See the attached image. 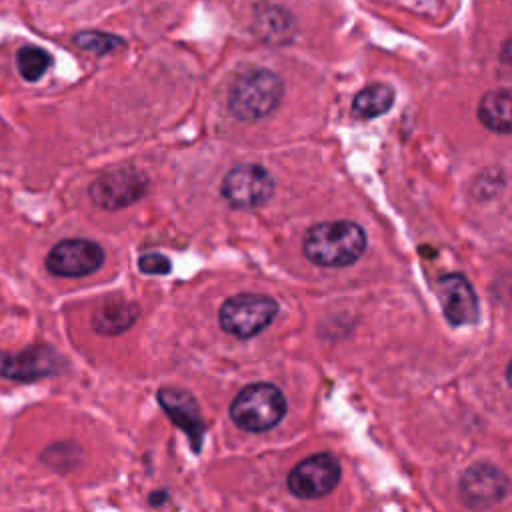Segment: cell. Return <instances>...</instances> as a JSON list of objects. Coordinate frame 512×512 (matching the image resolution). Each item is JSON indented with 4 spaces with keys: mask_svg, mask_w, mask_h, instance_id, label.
I'll return each mask as SVG.
<instances>
[{
    "mask_svg": "<svg viewBox=\"0 0 512 512\" xmlns=\"http://www.w3.org/2000/svg\"><path fill=\"white\" fill-rule=\"evenodd\" d=\"M366 250L364 230L348 220L320 222L306 230L302 252L306 260L324 268L354 264Z\"/></svg>",
    "mask_w": 512,
    "mask_h": 512,
    "instance_id": "obj_1",
    "label": "cell"
},
{
    "mask_svg": "<svg viewBox=\"0 0 512 512\" xmlns=\"http://www.w3.org/2000/svg\"><path fill=\"white\" fill-rule=\"evenodd\" d=\"M282 96V78L268 68H254L234 80L228 96V108L238 120L254 122L274 112Z\"/></svg>",
    "mask_w": 512,
    "mask_h": 512,
    "instance_id": "obj_2",
    "label": "cell"
},
{
    "mask_svg": "<svg viewBox=\"0 0 512 512\" xmlns=\"http://www.w3.org/2000/svg\"><path fill=\"white\" fill-rule=\"evenodd\" d=\"M286 414V398L274 384L256 382L242 388L230 404L232 422L246 432H264Z\"/></svg>",
    "mask_w": 512,
    "mask_h": 512,
    "instance_id": "obj_3",
    "label": "cell"
},
{
    "mask_svg": "<svg viewBox=\"0 0 512 512\" xmlns=\"http://www.w3.org/2000/svg\"><path fill=\"white\" fill-rule=\"evenodd\" d=\"M278 312L274 298L266 294H236L228 298L218 314L224 332L236 338H252L264 328H268Z\"/></svg>",
    "mask_w": 512,
    "mask_h": 512,
    "instance_id": "obj_4",
    "label": "cell"
},
{
    "mask_svg": "<svg viewBox=\"0 0 512 512\" xmlns=\"http://www.w3.org/2000/svg\"><path fill=\"white\" fill-rule=\"evenodd\" d=\"M220 192L232 208H258L272 198L274 180L260 164H240L224 176Z\"/></svg>",
    "mask_w": 512,
    "mask_h": 512,
    "instance_id": "obj_5",
    "label": "cell"
},
{
    "mask_svg": "<svg viewBox=\"0 0 512 512\" xmlns=\"http://www.w3.org/2000/svg\"><path fill=\"white\" fill-rule=\"evenodd\" d=\"M340 478V462L328 454L320 452L314 456H308L300 464L292 468L288 474V490L296 498H322L330 494Z\"/></svg>",
    "mask_w": 512,
    "mask_h": 512,
    "instance_id": "obj_6",
    "label": "cell"
},
{
    "mask_svg": "<svg viewBox=\"0 0 512 512\" xmlns=\"http://www.w3.org/2000/svg\"><path fill=\"white\" fill-rule=\"evenodd\" d=\"M104 262L100 244L86 238H68L58 242L46 256V268L54 276L80 278L96 272Z\"/></svg>",
    "mask_w": 512,
    "mask_h": 512,
    "instance_id": "obj_7",
    "label": "cell"
},
{
    "mask_svg": "<svg viewBox=\"0 0 512 512\" xmlns=\"http://www.w3.org/2000/svg\"><path fill=\"white\" fill-rule=\"evenodd\" d=\"M148 190V180L144 174L122 168L102 174L90 184V200L102 210H120L136 200H140Z\"/></svg>",
    "mask_w": 512,
    "mask_h": 512,
    "instance_id": "obj_8",
    "label": "cell"
},
{
    "mask_svg": "<svg viewBox=\"0 0 512 512\" xmlns=\"http://www.w3.org/2000/svg\"><path fill=\"white\" fill-rule=\"evenodd\" d=\"M62 358L50 346H32L22 352H0V376L32 382L58 372Z\"/></svg>",
    "mask_w": 512,
    "mask_h": 512,
    "instance_id": "obj_9",
    "label": "cell"
},
{
    "mask_svg": "<svg viewBox=\"0 0 512 512\" xmlns=\"http://www.w3.org/2000/svg\"><path fill=\"white\" fill-rule=\"evenodd\" d=\"M438 300L446 320L452 326L474 324L480 316L478 298L470 282L462 274H446L436 284Z\"/></svg>",
    "mask_w": 512,
    "mask_h": 512,
    "instance_id": "obj_10",
    "label": "cell"
},
{
    "mask_svg": "<svg viewBox=\"0 0 512 512\" xmlns=\"http://www.w3.org/2000/svg\"><path fill=\"white\" fill-rule=\"evenodd\" d=\"M158 402L168 414V418L188 434L192 448L198 452L204 440L206 424L202 420V414L194 396L186 390L166 386L158 390Z\"/></svg>",
    "mask_w": 512,
    "mask_h": 512,
    "instance_id": "obj_11",
    "label": "cell"
},
{
    "mask_svg": "<svg viewBox=\"0 0 512 512\" xmlns=\"http://www.w3.org/2000/svg\"><path fill=\"white\" fill-rule=\"evenodd\" d=\"M506 486V476L490 464H476L468 468L460 482L462 498L466 504L476 508L498 502L506 494Z\"/></svg>",
    "mask_w": 512,
    "mask_h": 512,
    "instance_id": "obj_12",
    "label": "cell"
},
{
    "mask_svg": "<svg viewBox=\"0 0 512 512\" xmlns=\"http://www.w3.org/2000/svg\"><path fill=\"white\" fill-rule=\"evenodd\" d=\"M296 20L280 4L260 2L254 6V32L266 44H288L296 36Z\"/></svg>",
    "mask_w": 512,
    "mask_h": 512,
    "instance_id": "obj_13",
    "label": "cell"
},
{
    "mask_svg": "<svg viewBox=\"0 0 512 512\" xmlns=\"http://www.w3.org/2000/svg\"><path fill=\"white\" fill-rule=\"evenodd\" d=\"M512 96L508 88L490 90L478 104V120L492 132L508 134L512 128Z\"/></svg>",
    "mask_w": 512,
    "mask_h": 512,
    "instance_id": "obj_14",
    "label": "cell"
},
{
    "mask_svg": "<svg viewBox=\"0 0 512 512\" xmlns=\"http://www.w3.org/2000/svg\"><path fill=\"white\" fill-rule=\"evenodd\" d=\"M138 318V308L130 302H108L92 316V326L98 334L116 336L128 330Z\"/></svg>",
    "mask_w": 512,
    "mask_h": 512,
    "instance_id": "obj_15",
    "label": "cell"
},
{
    "mask_svg": "<svg viewBox=\"0 0 512 512\" xmlns=\"http://www.w3.org/2000/svg\"><path fill=\"white\" fill-rule=\"evenodd\" d=\"M394 104V90L388 84L374 82L362 88L352 100V114L360 120H370L386 114Z\"/></svg>",
    "mask_w": 512,
    "mask_h": 512,
    "instance_id": "obj_16",
    "label": "cell"
},
{
    "mask_svg": "<svg viewBox=\"0 0 512 512\" xmlns=\"http://www.w3.org/2000/svg\"><path fill=\"white\" fill-rule=\"evenodd\" d=\"M16 66H18V72L24 80L36 82L52 66V56L46 50L38 48V46L26 44L16 54Z\"/></svg>",
    "mask_w": 512,
    "mask_h": 512,
    "instance_id": "obj_17",
    "label": "cell"
},
{
    "mask_svg": "<svg viewBox=\"0 0 512 512\" xmlns=\"http://www.w3.org/2000/svg\"><path fill=\"white\" fill-rule=\"evenodd\" d=\"M72 42L86 50V52H92L96 56H104V54H110V52H116L120 48L126 46L124 38L116 36V34H108V32H100V30H82L78 34H74Z\"/></svg>",
    "mask_w": 512,
    "mask_h": 512,
    "instance_id": "obj_18",
    "label": "cell"
},
{
    "mask_svg": "<svg viewBox=\"0 0 512 512\" xmlns=\"http://www.w3.org/2000/svg\"><path fill=\"white\" fill-rule=\"evenodd\" d=\"M138 268L144 274H168L172 264H170V260L164 254L152 252V254H142L138 258Z\"/></svg>",
    "mask_w": 512,
    "mask_h": 512,
    "instance_id": "obj_19",
    "label": "cell"
}]
</instances>
